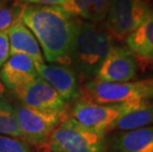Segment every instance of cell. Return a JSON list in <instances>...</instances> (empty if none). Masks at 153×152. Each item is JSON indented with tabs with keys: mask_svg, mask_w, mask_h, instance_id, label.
<instances>
[{
	"mask_svg": "<svg viewBox=\"0 0 153 152\" xmlns=\"http://www.w3.org/2000/svg\"><path fill=\"white\" fill-rule=\"evenodd\" d=\"M21 20L37 39L47 61L66 66L72 63L81 19L60 6L29 4Z\"/></svg>",
	"mask_w": 153,
	"mask_h": 152,
	"instance_id": "6da1fadb",
	"label": "cell"
},
{
	"mask_svg": "<svg viewBox=\"0 0 153 152\" xmlns=\"http://www.w3.org/2000/svg\"><path fill=\"white\" fill-rule=\"evenodd\" d=\"M114 38L102 23L82 21L72 62L83 76H95L103 60L115 46Z\"/></svg>",
	"mask_w": 153,
	"mask_h": 152,
	"instance_id": "7a4b0ae2",
	"label": "cell"
},
{
	"mask_svg": "<svg viewBox=\"0 0 153 152\" xmlns=\"http://www.w3.org/2000/svg\"><path fill=\"white\" fill-rule=\"evenodd\" d=\"M51 152H103L105 133L79 125L72 118L64 119L50 135Z\"/></svg>",
	"mask_w": 153,
	"mask_h": 152,
	"instance_id": "3957f363",
	"label": "cell"
},
{
	"mask_svg": "<svg viewBox=\"0 0 153 152\" xmlns=\"http://www.w3.org/2000/svg\"><path fill=\"white\" fill-rule=\"evenodd\" d=\"M88 100L100 104L151 101L153 78L128 82H103L93 80L86 85Z\"/></svg>",
	"mask_w": 153,
	"mask_h": 152,
	"instance_id": "277c9868",
	"label": "cell"
},
{
	"mask_svg": "<svg viewBox=\"0 0 153 152\" xmlns=\"http://www.w3.org/2000/svg\"><path fill=\"white\" fill-rule=\"evenodd\" d=\"M152 13L153 8L147 0H112L105 26L114 40L123 41Z\"/></svg>",
	"mask_w": 153,
	"mask_h": 152,
	"instance_id": "5b68a950",
	"label": "cell"
},
{
	"mask_svg": "<svg viewBox=\"0 0 153 152\" xmlns=\"http://www.w3.org/2000/svg\"><path fill=\"white\" fill-rule=\"evenodd\" d=\"M136 102L122 104H100L91 100L77 102L72 110L73 119L82 127L103 132L112 129L118 119Z\"/></svg>",
	"mask_w": 153,
	"mask_h": 152,
	"instance_id": "8992f818",
	"label": "cell"
},
{
	"mask_svg": "<svg viewBox=\"0 0 153 152\" xmlns=\"http://www.w3.org/2000/svg\"><path fill=\"white\" fill-rule=\"evenodd\" d=\"M14 110L22 137L32 143H41L50 137L61 119L60 113L41 111L24 105Z\"/></svg>",
	"mask_w": 153,
	"mask_h": 152,
	"instance_id": "52a82bcc",
	"label": "cell"
},
{
	"mask_svg": "<svg viewBox=\"0 0 153 152\" xmlns=\"http://www.w3.org/2000/svg\"><path fill=\"white\" fill-rule=\"evenodd\" d=\"M23 105L41 111L62 114L65 101L40 76L25 85L13 90Z\"/></svg>",
	"mask_w": 153,
	"mask_h": 152,
	"instance_id": "ba28073f",
	"label": "cell"
},
{
	"mask_svg": "<svg viewBox=\"0 0 153 152\" xmlns=\"http://www.w3.org/2000/svg\"><path fill=\"white\" fill-rule=\"evenodd\" d=\"M137 60L128 47L114 46L97 71L95 79L103 82H128L136 76Z\"/></svg>",
	"mask_w": 153,
	"mask_h": 152,
	"instance_id": "9c48e42d",
	"label": "cell"
},
{
	"mask_svg": "<svg viewBox=\"0 0 153 152\" xmlns=\"http://www.w3.org/2000/svg\"><path fill=\"white\" fill-rule=\"evenodd\" d=\"M38 75L58 93L64 101H70L78 95L76 73L69 66L61 64L35 63Z\"/></svg>",
	"mask_w": 153,
	"mask_h": 152,
	"instance_id": "30bf717a",
	"label": "cell"
},
{
	"mask_svg": "<svg viewBox=\"0 0 153 152\" xmlns=\"http://www.w3.org/2000/svg\"><path fill=\"white\" fill-rule=\"evenodd\" d=\"M39 77L34 60L22 53L11 54L0 69V78L6 88L14 90Z\"/></svg>",
	"mask_w": 153,
	"mask_h": 152,
	"instance_id": "8fae6325",
	"label": "cell"
},
{
	"mask_svg": "<svg viewBox=\"0 0 153 152\" xmlns=\"http://www.w3.org/2000/svg\"><path fill=\"white\" fill-rule=\"evenodd\" d=\"M7 32L10 44V56L22 53L30 56L35 63L45 62L43 53L37 39L22 20L13 24Z\"/></svg>",
	"mask_w": 153,
	"mask_h": 152,
	"instance_id": "7c38bea8",
	"label": "cell"
},
{
	"mask_svg": "<svg viewBox=\"0 0 153 152\" xmlns=\"http://www.w3.org/2000/svg\"><path fill=\"white\" fill-rule=\"evenodd\" d=\"M112 0H67L62 7L68 13L91 23H102Z\"/></svg>",
	"mask_w": 153,
	"mask_h": 152,
	"instance_id": "4fadbf2b",
	"label": "cell"
},
{
	"mask_svg": "<svg viewBox=\"0 0 153 152\" xmlns=\"http://www.w3.org/2000/svg\"><path fill=\"white\" fill-rule=\"evenodd\" d=\"M126 43L136 59L145 62L153 61V13L126 39Z\"/></svg>",
	"mask_w": 153,
	"mask_h": 152,
	"instance_id": "5bb4252c",
	"label": "cell"
},
{
	"mask_svg": "<svg viewBox=\"0 0 153 152\" xmlns=\"http://www.w3.org/2000/svg\"><path fill=\"white\" fill-rule=\"evenodd\" d=\"M116 152H153V125L125 131L115 142Z\"/></svg>",
	"mask_w": 153,
	"mask_h": 152,
	"instance_id": "9a60e30c",
	"label": "cell"
},
{
	"mask_svg": "<svg viewBox=\"0 0 153 152\" xmlns=\"http://www.w3.org/2000/svg\"><path fill=\"white\" fill-rule=\"evenodd\" d=\"M149 125H153V102L141 101L134 103L118 119L114 128L129 131Z\"/></svg>",
	"mask_w": 153,
	"mask_h": 152,
	"instance_id": "2e32d148",
	"label": "cell"
},
{
	"mask_svg": "<svg viewBox=\"0 0 153 152\" xmlns=\"http://www.w3.org/2000/svg\"><path fill=\"white\" fill-rule=\"evenodd\" d=\"M26 6L19 0H0V31H7L21 20Z\"/></svg>",
	"mask_w": 153,
	"mask_h": 152,
	"instance_id": "e0dca14e",
	"label": "cell"
},
{
	"mask_svg": "<svg viewBox=\"0 0 153 152\" xmlns=\"http://www.w3.org/2000/svg\"><path fill=\"white\" fill-rule=\"evenodd\" d=\"M0 135L22 137L14 108L6 100H0Z\"/></svg>",
	"mask_w": 153,
	"mask_h": 152,
	"instance_id": "ac0fdd59",
	"label": "cell"
},
{
	"mask_svg": "<svg viewBox=\"0 0 153 152\" xmlns=\"http://www.w3.org/2000/svg\"><path fill=\"white\" fill-rule=\"evenodd\" d=\"M0 152H29V150L17 138L0 135Z\"/></svg>",
	"mask_w": 153,
	"mask_h": 152,
	"instance_id": "d6986e66",
	"label": "cell"
},
{
	"mask_svg": "<svg viewBox=\"0 0 153 152\" xmlns=\"http://www.w3.org/2000/svg\"><path fill=\"white\" fill-rule=\"evenodd\" d=\"M10 56V44L7 31H0V69Z\"/></svg>",
	"mask_w": 153,
	"mask_h": 152,
	"instance_id": "ffe728a7",
	"label": "cell"
},
{
	"mask_svg": "<svg viewBox=\"0 0 153 152\" xmlns=\"http://www.w3.org/2000/svg\"><path fill=\"white\" fill-rule=\"evenodd\" d=\"M25 4L45 5V6H62L67 0H19Z\"/></svg>",
	"mask_w": 153,
	"mask_h": 152,
	"instance_id": "44dd1931",
	"label": "cell"
},
{
	"mask_svg": "<svg viewBox=\"0 0 153 152\" xmlns=\"http://www.w3.org/2000/svg\"><path fill=\"white\" fill-rule=\"evenodd\" d=\"M6 86L4 83L2 82L1 78H0V100H5L6 94H7V90H6Z\"/></svg>",
	"mask_w": 153,
	"mask_h": 152,
	"instance_id": "7402d4cb",
	"label": "cell"
}]
</instances>
